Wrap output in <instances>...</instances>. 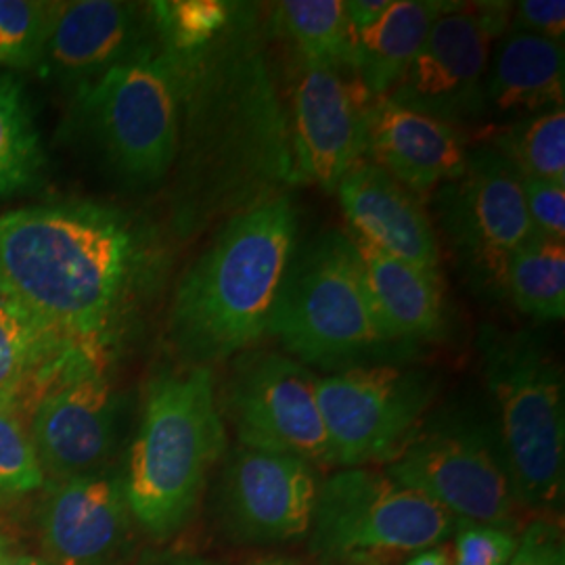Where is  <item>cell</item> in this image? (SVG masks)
Masks as SVG:
<instances>
[{
	"label": "cell",
	"mask_w": 565,
	"mask_h": 565,
	"mask_svg": "<svg viewBox=\"0 0 565 565\" xmlns=\"http://www.w3.org/2000/svg\"><path fill=\"white\" fill-rule=\"evenodd\" d=\"M270 36L263 7L237 2L216 41L177 55L186 228L226 223L298 184Z\"/></svg>",
	"instance_id": "cell-1"
},
{
	"label": "cell",
	"mask_w": 565,
	"mask_h": 565,
	"mask_svg": "<svg viewBox=\"0 0 565 565\" xmlns=\"http://www.w3.org/2000/svg\"><path fill=\"white\" fill-rule=\"evenodd\" d=\"M149 231L116 207L61 203L0 216V289L63 342L105 359L158 277Z\"/></svg>",
	"instance_id": "cell-2"
},
{
	"label": "cell",
	"mask_w": 565,
	"mask_h": 565,
	"mask_svg": "<svg viewBox=\"0 0 565 565\" xmlns=\"http://www.w3.org/2000/svg\"><path fill=\"white\" fill-rule=\"evenodd\" d=\"M300 239L291 195L254 205L221 224L182 275L168 331L182 359L212 366L260 342Z\"/></svg>",
	"instance_id": "cell-3"
},
{
	"label": "cell",
	"mask_w": 565,
	"mask_h": 565,
	"mask_svg": "<svg viewBox=\"0 0 565 565\" xmlns=\"http://www.w3.org/2000/svg\"><path fill=\"white\" fill-rule=\"evenodd\" d=\"M224 445L212 366L189 364L153 380L121 476L135 522L156 539L177 534L198 505Z\"/></svg>",
	"instance_id": "cell-4"
},
{
	"label": "cell",
	"mask_w": 565,
	"mask_h": 565,
	"mask_svg": "<svg viewBox=\"0 0 565 565\" xmlns=\"http://www.w3.org/2000/svg\"><path fill=\"white\" fill-rule=\"evenodd\" d=\"M266 333L298 363L335 373L406 363L417 354L387 338L356 245L335 228L298 243Z\"/></svg>",
	"instance_id": "cell-5"
},
{
	"label": "cell",
	"mask_w": 565,
	"mask_h": 565,
	"mask_svg": "<svg viewBox=\"0 0 565 565\" xmlns=\"http://www.w3.org/2000/svg\"><path fill=\"white\" fill-rule=\"evenodd\" d=\"M478 348L515 501L553 509L565 486L564 366L530 329L484 327Z\"/></svg>",
	"instance_id": "cell-6"
},
{
	"label": "cell",
	"mask_w": 565,
	"mask_h": 565,
	"mask_svg": "<svg viewBox=\"0 0 565 565\" xmlns=\"http://www.w3.org/2000/svg\"><path fill=\"white\" fill-rule=\"evenodd\" d=\"M82 126L107 168L130 186L162 181L181 139V63L160 42L78 93Z\"/></svg>",
	"instance_id": "cell-7"
},
{
	"label": "cell",
	"mask_w": 565,
	"mask_h": 565,
	"mask_svg": "<svg viewBox=\"0 0 565 565\" xmlns=\"http://www.w3.org/2000/svg\"><path fill=\"white\" fill-rule=\"evenodd\" d=\"M455 518L424 494L366 467L319 486L312 551L335 565H394L445 541Z\"/></svg>",
	"instance_id": "cell-8"
},
{
	"label": "cell",
	"mask_w": 565,
	"mask_h": 565,
	"mask_svg": "<svg viewBox=\"0 0 565 565\" xmlns=\"http://www.w3.org/2000/svg\"><path fill=\"white\" fill-rule=\"evenodd\" d=\"M385 476L465 522L515 524L518 501L494 425L463 413L424 422Z\"/></svg>",
	"instance_id": "cell-9"
},
{
	"label": "cell",
	"mask_w": 565,
	"mask_h": 565,
	"mask_svg": "<svg viewBox=\"0 0 565 565\" xmlns=\"http://www.w3.org/2000/svg\"><path fill=\"white\" fill-rule=\"evenodd\" d=\"M436 394L434 373L404 363L354 366L317 380L331 465L394 461L424 425Z\"/></svg>",
	"instance_id": "cell-10"
},
{
	"label": "cell",
	"mask_w": 565,
	"mask_h": 565,
	"mask_svg": "<svg viewBox=\"0 0 565 565\" xmlns=\"http://www.w3.org/2000/svg\"><path fill=\"white\" fill-rule=\"evenodd\" d=\"M434 214L471 287L505 298L507 264L536 237L518 170L490 145L469 149L463 174L434 191Z\"/></svg>",
	"instance_id": "cell-11"
},
{
	"label": "cell",
	"mask_w": 565,
	"mask_h": 565,
	"mask_svg": "<svg viewBox=\"0 0 565 565\" xmlns=\"http://www.w3.org/2000/svg\"><path fill=\"white\" fill-rule=\"evenodd\" d=\"M317 380L285 352H242L224 392V411L243 448L331 467Z\"/></svg>",
	"instance_id": "cell-12"
},
{
	"label": "cell",
	"mask_w": 565,
	"mask_h": 565,
	"mask_svg": "<svg viewBox=\"0 0 565 565\" xmlns=\"http://www.w3.org/2000/svg\"><path fill=\"white\" fill-rule=\"evenodd\" d=\"M107 363L88 350H74L44 375L28 417L44 480L97 471L109 457L116 396Z\"/></svg>",
	"instance_id": "cell-13"
},
{
	"label": "cell",
	"mask_w": 565,
	"mask_h": 565,
	"mask_svg": "<svg viewBox=\"0 0 565 565\" xmlns=\"http://www.w3.org/2000/svg\"><path fill=\"white\" fill-rule=\"evenodd\" d=\"M492 34L471 4L436 21L390 102L463 130L488 118L486 72Z\"/></svg>",
	"instance_id": "cell-14"
},
{
	"label": "cell",
	"mask_w": 565,
	"mask_h": 565,
	"mask_svg": "<svg viewBox=\"0 0 565 565\" xmlns=\"http://www.w3.org/2000/svg\"><path fill=\"white\" fill-rule=\"evenodd\" d=\"M371 105L352 72L300 63L289 116L298 184L335 193L363 162Z\"/></svg>",
	"instance_id": "cell-15"
},
{
	"label": "cell",
	"mask_w": 565,
	"mask_h": 565,
	"mask_svg": "<svg viewBox=\"0 0 565 565\" xmlns=\"http://www.w3.org/2000/svg\"><path fill=\"white\" fill-rule=\"evenodd\" d=\"M39 513L51 565H116L132 541L124 480L109 469L53 480Z\"/></svg>",
	"instance_id": "cell-16"
},
{
	"label": "cell",
	"mask_w": 565,
	"mask_h": 565,
	"mask_svg": "<svg viewBox=\"0 0 565 565\" xmlns=\"http://www.w3.org/2000/svg\"><path fill=\"white\" fill-rule=\"evenodd\" d=\"M319 486L315 465L242 446L224 476L226 522L252 543L300 539L312 525Z\"/></svg>",
	"instance_id": "cell-17"
},
{
	"label": "cell",
	"mask_w": 565,
	"mask_h": 565,
	"mask_svg": "<svg viewBox=\"0 0 565 565\" xmlns=\"http://www.w3.org/2000/svg\"><path fill=\"white\" fill-rule=\"evenodd\" d=\"M151 32L149 7L135 2H51L41 63L51 76L82 93L153 42Z\"/></svg>",
	"instance_id": "cell-18"
},
{
	"label": "cell",
	"mask_w": 565,
	"mask_h": 565,
	"mask_svg": "<svg viewBox=\"0 0 565 565\" xmlns=\"http://www.w3.org/2000/svg\"><path fill=\"white\" fill-rule=\"evenodd\" d=\"M463 130L401 107L387 97L369 109L364 158L417 198L459 179L467 166Z\"/></svg>",
	"instance_id": "cell-19"
},
{
	"label": "cell",
	"mask_w": 565,
	"mask_h": 565,
	"mask_svg": "<svg viewBox=\"0 0 565 565\" xmlns=\"http://www.w3.org/2000/svg\"><path fill=\"white\" fill-rule=\"evenodd\" d=\"M356 237L385 254L440 273V245L422 200L380 166L356 163L335 189Z\"/></svg>",
	"instance_id": "cell-20"
},
{
	"label": "cell",
	"mask_w": 565,
	"mask_h": 565,
	"mask_svg": "<svg viewBox=\"0 0 565 565\" xmlns=\"http://www.w3.org/2000/svg\"><path fill=\"white\" fill-rule=\"evenodd\" d=\"M352 242L387 338L413 352H419L425 343L443 342L450 329V312L440 273L403 263L359 237Z\"/></svg>",
	"instance_id": "cell-21"
},
{
	"label": "cell",
	"mask_w": 565,
	"mask_h": 565,
	"mask_svg": "<svg viewBox=\"0 0 565 565\" xmlns=\"http://www.w3.org/2000/svg\"><path fill=\"white\" fill-rule=\"evenodd\" d=\"M564 42L507 32L488 61V118L513 121L564 107Z\"/></svg>",
	"instance_id": "cell-22"
},
{
	"label": "cell",
	"mask_w": 565,
	"mask_h": 565,
	"mask_svg": "<svg viewBox=\"0 0 565 565\" xmlns=\"http://www.w3.org/2000/svg\"><path fill=\"white\" fill-rule=\"evenodd\" d=\"M459 4L448 0H392L382 20L354 36L352 74L369 99H384L394 90L422 51L431 25Z\"/></svg>",
	"instance_id": "cell-23"
},
{
	"label": "cell",
	"mask_w": 565,
	"mask_h": 565,
	"mask_svg": "<svg viewBox=\"0 0 565 565\" xmlns=\"http://www.w3.org/2000/svg\"><path fill=\"white\" fill-rule=\"evenodd\" d=\"M268 23L300 63L352 72L354 36L340 0H285L273 7Z\"/></svg>",
	"instance_id": "cell-24"
},
{
	"label": "cell",
	"mask_w": 565,
	"mask_h": 565,
	"mask_svg": "<svg viewBox=\"0 0 565 565\" xmlns=\"http://www.w3.org/2000/svg\"><path fill=\"white\" fill-rule=\"evenodd\" d=\"M70 345L76 343L63 342L0 294V403L13 404L23 417L36 377Z\"/></svg>",
	"instance_id": "cell-25"
},
{
	"label": "cell",
	"mask_w": 565,
	"mask_h": 565,
	"mask_svg": "<svg viewBox=\"0 0 565 565\" xmlns=\"http://www.w3.org/2000/svg\"><path fill=\"white\" fill-rule=\"evenodd\" d=\"M505 298L539 323L565 317V243L534 237L507 264Z\"/></svg>",
	"instance_id": "cell-26"
},
{
	"label": "cell",
	"mask_w": 565,
	"mask_h": 565,
	"mask_svg": "<svg viewBox=\"0 0 565 565\" xmlns=\"http://www.w3.org/2000/svg\"><path fill=\"white\" fill-rule=\"evenodd\" d=\"M490 147L511 163L522 179L565 184V111L553 107L507 124Z\"/></svg>",
	"instance_id": "cell-27"
},
{
	"label": "cell",
	"mask_w": 565,
	"mask_h": 565,
	"mask_svg": "<svg viewBox=\"0 0 565 565\" xmlns=\"http://www.w3.org/2000/svg\"><path fill=\"white\" fill-rule=\"evenodd\" d=\"M41 166V137L21 84L0 78V198L32 184Z\"/></svg>",
	"instance_id": "cell-28"
},
{
	"label": "cell",
	"mask_w": 565,
	"mask_h": 565,
	"mask_svg": "<svg viewBox=\"0 0 565 565\" xmlns=\"http://www.w3.org/2000/svg\"><path fill=\"white\" fill-rule=\"evenodd\" d=\"M235 4L226 0H168L147 7L158 42L172 55L184 57L202 51L223 34Z\"/></svg>",
	"instance_id": "cell-29"
},
{
	"label": "cell",
	"mask_w": 565,
	"mask_h": 565,
	"mask_svg": "<svg viewBox=\"0 0 565 565\" xmlns=\"http://www.w3.org/2000/svg\"><path fill=\"white\" fill-rule=\"evenodd\" d=\"M51 21V2L0 0V65L41 63Z\"/></svg>",
	"instance_id": "cell-30"
},
{
	"label": "cell",
	"mask_w": 565,
	"mask_h": 565,
	"mask_svg": "<svg viewBox=\"0 0 565 565\" xmlns=\"http://www.w3.org/2000/svg\"><path fill=\"white\" fill-rule=\"evenodd\" d=\"M44 486L30 429L20 411L0 403V497H18Z\"/></svg>",
	"instance_id": "cell-31"
},
{
	"label": "cell",
	"mask_w": 565,
	"mask_h": 565,
	"mask_svg": "<svg viewBox=\"0 0 565 565\" xmlns=\"http://www.w3.org/2000/svg\"><path fill=\"white\" fill-rule=\"evenodd\" d=\"M518 548L511 530L499 525L459 522L452 565H507Z\"/></svg>",
	"instance_id": "cell-32"
},
{
	"label": "cell",
	"mask_w": 565,
	"mask_h": 565,
	"mask_svg": "<svg viewBox=\"0 0 565 565\" xmlns=\"http://www.w3.org/2000/svg\"><path fill=\"white\" fill-rule=\"evenodd\" d=\"M525 210L536 237L565 242V184L522 179Z\"/></svg>",
	"instance_id": "cell-33"
},
{
	"label": "cell",
	"mask_w": 565,
	"mask_h": 565,
	"mask_svg": "<svg viewBox=\"0 0 565 565\" xmlns=\"http://www.w3.org/2000/svg\"><path fill=\"white\" fill-rule=\"evenodd\" d=\"M509 32H525L548 41L564 42V0H524L513 4Z\"/></svg>",
	"instance_id": "cell-34"
},
{
	"label": "cell",
	"mask_w": 565,
	"mask_h": 565,
	"mask_svg": "<svg viewBox=\"0 0 565 565\" xmlns=\"http://www.w3.org/2000/svg\"><path fill=\"white\" fill-rule=\"evenodd\" d=\"M507 565H565V546L559 527L546 520L525 525L518 548Z\"/></svg>",
	"instance_id": "cell-35"
},
{
	"label": "cell",
	"mask_w": 565,
	"mask_h": 565,
	"mask_svg": "<svg viewBox=\"0 0 565 565\" xmlns=\"http://www.w3.org/2000/svg\"><path fill=\"white\" fill-rule=\"evenodd\" d=\"M392 0H348L343 2L345 21L352 32V36H359L366 32L371 25L382 20L385 11L390 9Z\"/></svg>",
	"instance_id": "cell-36"
},
{
	"label": "cell",
	"mask_w": 565,
	"mask_h": 565,
	"mask_svg": "<svg viewBox=\"0 0 565 565\" xmlns=\"http://www.w3.org/2000/svg\"><path fill=\"white\" fill-rule=\"evenodd\" d=\"M404 565H452V557L446 546H434L413 555Z\"/></svg>",
	"instance_id": "cell-37"
},
{
	"label": "cell",
	"mask_w": 565,
	"mask_h": 565,
	"mask_svg": "<svg viewBox=\"0 0 565 565\" xmlns=\"http://www.w3.org/2000/svg\"><path fill=\"white\" fill-rule=\"evenodd\" d=\"M0 565H51L46 559L41 557H34V555H28V553H21L15 551L11 546L4 545L0 541Z\"/></svg>",
	"instance_id": "cell-38"
},
{
	"label": "cell",
	"mask_w": 565,
	"mask_h": 565,
	"mask_svg": "<svg viewBox=\"0 0 565 565\" xmlns=\"http://www.w3.org/2000/svg\"><path fill=\"white\" fill-rule=\"evenodd\" d=\"M145 565H218L214 562H205L198 557H160V559H151Z\"/></svg>",
	"instance_id": "cell-39"
},
{
	"label": "cell",
	"mask_w": 565,
	"mask_h": 565,
	"mask_svg": "<svg viewBox=\"0 0 565 565\" xmlns=\"http://www.w3.org/2000/svg\"><path fill=\"white\" fill-rule=\"evenodd\" d=\"M260 565H298V564H291V562H264V564Z\"/></svg>",
	"instance_id": "cell-40"
},
{
	"label": "cell",
	"mask_w": 565,
	"mask_h": 565,
	"mask_svg": "<svg viewBox=\"0 0 565 565\" xmlns=\"http://www.w3.org/2000/svg\"><path fill=\"white\" fill-rule=\"evenodd\" d=\"M0 294H2V289H0Z\"/></svg>",
	"instance_id": "cell-41"
}]
</instances>
